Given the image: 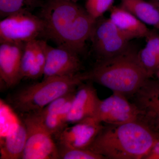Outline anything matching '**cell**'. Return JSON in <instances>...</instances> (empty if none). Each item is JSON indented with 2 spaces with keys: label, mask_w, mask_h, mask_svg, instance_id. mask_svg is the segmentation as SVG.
Listing matches in <instances>:
<instances>
[{
  "label": "cell",
  "mask_w": 159,
  "mask_h": 159,
  "mask_svg": "<svg viewBox=\"0 0 159 159\" xmlns=\"http://www.w3.org/2000/svg\"><path fill=\"white\" fill-rule=\"evenodd\" d=\"M41 7L43 38L79 55L83 53L96 20L85 9L68 0H47Z\"/></svg>",
  "instance_id": "obj_1"
},
{
  "label": "cell",
  "mask_w": 159,
  "mask_h": 159,
  "mask_svg": "<svg viewBox=\"0 0 159 159\" xmlns=\"http://www.w3.org/2000/svg\"><path fill=\"white\" fill-rule=\"evenodd\" d=\"M159 137L139 120L106 125L88 149L105 159H144Z\"/></svg>",
  "instance_id": "obj_2"
},
{
  "label": "cell",
  "mask_w": 159,
  "mask_h": 159,
  "mask_svg": "<svg viewBox=\"0 0 159 159\" xmlns=\"http://www.w3.org/2000/svg\"><path fill=\"white\" fill-rule=\"evenodd\" d=\"M138 53L130 45L117 56L98 61L93 68L87 72L89 80L113 93L132 97L149 78L139 62Z\"/></svg>",
  "instance_id": "obj_3"
},
{
  "label": "cell",
  "mask_w": 159,
  "mask_h": 159,
  "mask_svg": "<svg viewBox=\"0 0 159 159\" xmlns=\"http://www.w3.org/2000/svg\"><path fill=\"white\" fill-rule=\"evenodd\" d=\"M87 80H89L87 73L45 78L41 82L31 84L18 92L11 99V103L21 113L35 114L55 99L75 91Z\"/></svg>",
  "instance_id": "obj_4"
},
{
  "label": "cell",
  "mask_w": 159,
  "mask_h": 159,
  "mask_svg": "<svg viewBox=\"0 0 159 159\" xmlns=\"http://www.w3.org/2000/svg\"><path fill=\"white\" fill-rule=\"evenodd\" d=\"M44 24L40 16L24 8L0 22V43H26L43 37Z\"/></svg>",
  "instance_id": "obj_5"
},
{
  "label": "cell",
  "mask_w": 159,
  "mask_h": 159,
  "mask_svg": "<svg viewBox=\"0 0 159 159\" xmlns=\"http://www.w3.org/2000/svg\"><path fill=\"white\" fill-rule=\"evenodd\" d=\"M90 39L98 61L121 54L130 45L131 40L117 28L110 19L103 16L96 20Z\"/></svg>",
  "instance_id": "obj_6"
},
{
  "label": "cell",
  "mask_w": 159,
  "mask_h": 159,
  "mask_svg": "<svg viewBox=\"0 0 159 159\" xmlns=\"http://www.w3.org/2000/svg\"><path fill=\"white\" fill-rule=\"evenodd\" d=\"M23 122L25 126L27 137L21 159H59L58 146L52 138L53 135L39 118L33 114L26 115Z\"/></svg>",
  "instance_id": "obj_7"
},
{
  "label": "cell",
  "mask_w": 159,
  "mask_h": 159,
  "mask_svg": "<svg viewBox=\"0 0 159 159\" xmlns=\"http://www.w3.org/2000/svg\"><path fill=\"white\" fill-rule=\"evenodd\" d=\"M126 97L113 93L110 97L100 100L93 116L86 119L106 125H119L139 120V110Z\"/></svg>",
  "instance_id": "obj_8"
},
{
  "label": "cell",
  "mask_w": 159,
  "mask_h": 159,
  "mask_svg": "<svg viewBox=\"0 0 159 159\" xmlns=\"http://www.w3.org/2000/svg\"><path fill=\"white\" fill-rule=\"evenodd\" d=\"M133 103L139 113V121L159 135V81L149 78L133 96Z\"/></svg>",
  "instance_id": "obj_9"
},
{
  "label": "cell",
  "mask_w": 159,
  "mask_h": 159,
  "mask_svg": "<svg viewBox=\"0 0 159 159\" xmlns=\"http://www.w3.org/2000/svg\"><path fill=\"white\" fill-rule=\"evenodd\" d=\"M82 70V63L79 54L66 48H54L48 45L44 79L74 76L80 73Z\"/></svg>",
  "instance_id": "obj_10"
},
{
  "label": "cell",
  "mask_w": 159,
  "mask_h": 159,
  "mask_svg": "<svg viewBox=\"0 0 159 159\" xmlns=\"http://www.w3.org/2000/svg\"><path fill=\"white\" fill-rule=\"evenodd\" d=\"M25 43H0V78L7 87L14 86L22 79L21 61Z\"/></svg>",
  "instance_id": "obj_11"
},
{
  "label": "cell",
  "mask_w": 159,
  "mask_h": 159,
  "mask_svg": "<svg viewBox=\"0 0 159 159\" xmlns=\"http://www.w3.org/2000/svg\"><path fill=\"white\" fill-rule=\"evenodd\" d=\"M100 99L97 91L91 83L80 84L74 93L67 123L74 124L91 118L97 110Z\"/></svg>",
  "instance_id": "obj_12"
},
{
  "label": "cell",
  "mask_w": 159,
  "mask_h": 159,
  "mask_svg": "<svg viewBox=\"0 0 159 159\" xmlns=\"http://www.w3.org/2000/svg\"><path fill=\"white\" fill-rule=\"evenodd\" d=\"M104 125L90 120H83L66 126L56 135L59 145L88 149Z\"/></svg>",
  "instance_id": "obj_13"
},
{
  "label": "cell",
  "mask_w": 159,
  "mask_h": 159,
  "mask_svg": "<svg viewBox=\"0 0 159 159\" xmlns=\"http://www.w3.org/2000/svg\"><path fill=\"white\" fill-rule=\"evenodd\" d=\"M109 11L111 21L131 40L147 37L150 29L128 10L119 6H113Z\"/></svg>",
  "instance_id": "obj_14"
},
{
  "label": "cell",
  "mask_w": 159,
  "mask_h": 159,
  "mask_svg": "<svg viewBox=\"0 0 159 159\" xmlns=\"http://www.w3.org/2000/svg\"><path fill=\"white\" fill-rule=\"evenodd\" d=\"M145 48L138 51V59L140 64L152 78L159 70V33L157 29L150 30L145 38Z\"/></svg>",
  "instance_id": "obj_15"
},
{
  "label": "cell",
  "mask_w": 159,
  "mask_h": 159,
  "mask_svg": "<svg viewBox=\"0 0 159 159\" xmlns=\"http://www.w3.org/2000/svg\"><path fill=\"white\" fill-rule=\"evenodd\" d=\"M27 130L23 122H19L4 138L1 149V159L21 158L27 140Z\"/></svg>",
  "instance_id": "obj_16"
},
{
  "label": "cell",
  "mask_w": 159,
  "mask_h": 159,
  "mask_svg": "<svg viewBox=\"0 0 159 159\" xmlns=\"http://www.w3.org/2000/svg\"><path fill=\"white\" fill-rule=\"evenodd\" d=\"M120 6L132 13L146 25L159 30V9L150 1L120 0Z\"/></svg>",
  "instance_id": "obj_17"
},
{
  "label": "cell",
  "mask_w": 159,
  "mask_h": 159,
  "mask_svg": "<svg viewBox=\"0 0 159 159\" xmlns=\"http://www.w3.org/2000/svg\"><path fill=\"white\" fill-rule=\"evenodd\" d=\"M35 40L25 43L21 61L20 72L22 79H35L43 75L45 65L36 54Z\"/></svg>",
  "instance_id": "obj_18"
},
{
  "label": "cell",
  "mask_w": 159,
  "mask_h": 159,
  "mask_svg": "<svg viewBox=\"0 0 159 159\" xmlns=\"http://www.w3.org/2000/svg\"><path fill=\"white\" fill-rule=\"evenodd\" d=\"M59 158L61 159H105L103 157L89 149L59 145Z\"/></svg>",
  "instance_id": "obj_19"
},
{
  "label": "cell",
  "mask_w": 159,
  "mask_h": 159,
  "mask_svg": "<svg viewBox=\"0 0 159 159\" xmlns=\"http://www.w3.org/2000/svg\"><path fill=\"white\" fill-rule=\"evenodd\" d=\"M115 0H86L85 9L91 17L96 20L110 10Z\"/></svg>",
  "instance_id": "obj_20"
},
{
  "label": "cell",
  "mask_w": 159,
  "mask_h": 159,
  "mask_svg": "<svg viewBox=\"0 0 159 159\" xmlns=\"http://www.w3.org/2000/svg\"><path fill=\"white\" fill-rule=\"evenodd\" d=\"M26 0H0V15L3 19L24 9Z\"/></svg>",
  "instance_id": "obj_21"
},
{
  "label": "cell",
  "mask_w": 159,
  "mask_h": 159,
  "mask_svg": "<svg viewBox=\"0 0 159 159\" xmlns=\"http://www.w3.org/2000/svg\"><path fill=\"white\" fill-rule=\"evenodd\" d=\"M144 159H159V137Z\"/></svg>",
  "instance_id": "obj_22"
},
{
  "label": "cell",
  "mask_w": 159,
  "mask_h": 159,
  "mask_svg": "<svg viewBox=\"0 0 159 159\" xmlns=\"http://www.w3.org/2000/svg\"><path fill=\"white\" fill-rule=\"evenodd\" d=\"M43 3L42 0H26V5L30 9L42 6Z\"/></svg>",
  "instance_id": "obj_23"
},
{
  "label": "cell",
  "mask_w": 159,
  "mask_h": 159,
  "mask_svg": "<svg viewBox=\"0 0 159 159\" xmlns=\"http://www.w3.org/2000/svg\"><path fill=\"white\" fill-rule=\"evenodd\" d=\"M150 1L159 9V0H150Z\"/></svg>",
  "instance_id": "obj_24"
},
{
  "label": "cell",
  "mask_w": 159,
  "mask_h": 159,
  "mask_svg": "<svg viewBox=\"0 0 159 159\" xmlns=\"http://www.w3.org/2000/svg\"><path fill=\"white\" fill-rule=\"evenodd\" d=\"M155 76H156L157 79L159 81V70H158L156 74H155Z\"/></svg>",
  "instance_id": "obj_25"
},
{
  "label": "cell",
  "mask_w": 159,
  "mask_h": 159,
  "mask_svg": "<svg viewBox=\"0 0 159 159\" xmlns=\"http://www.w3.org/2000/svg\"><path fill=\"white\" fill-rule=\"evenodd\" d=\"M68 1H71V2H74L77 3L79 0H68Z\"/></svg>",
  "instance_id": "obj_26"
},
{
  "label": "cell",
  "mask_w": 159,
  "mask_h": 159,
  "mask_svg": "<svg viewBox=\"0 0 159 159\" xmlns=\"http://www.w3.org/2000/svg\"><path fill=\"white\" fill-rule=\"evenodd\" d=\"M158 135V136H159V135Z\"/></svg>",
  "instance_id": "obj_27"
}]
</instances>
